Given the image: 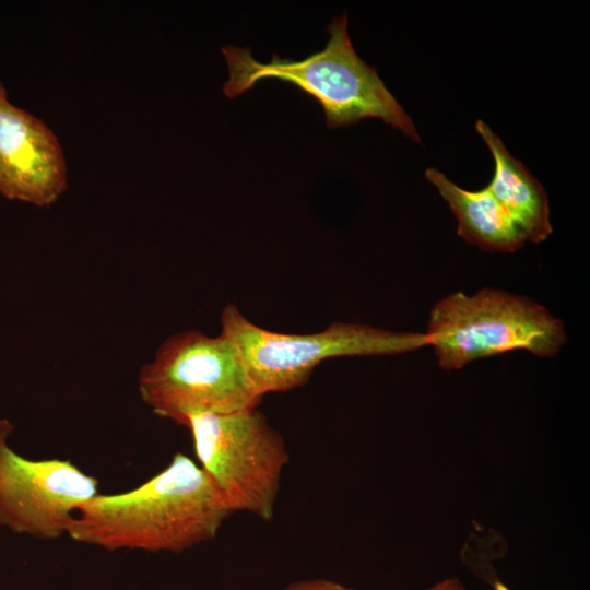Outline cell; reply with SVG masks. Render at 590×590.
Returning <instances> with one entry per match:
<instances>
[{
  "mask_svg": "<svg viewBox=\"0 0 590 590\" xmlns=\"http://www.w3.org/2000/svg\"><path fill=\"white\" fill-rule=\"evenodd\" d=\"M232 512L203 469L177 452L135 488L94 496L67 534L106 551L180 553L213 540Z\"/></svg>",
  "mask_w": 590,
  "mask_h": 590,
  "instance_id": "1",
  "label": "cell"
},
{
  "mask_svg": "<svg viewBox=\"0 0 590 590\" xmlns=\"http://www.w3.org/2000/svg\"><path fill=\"white\" fill-rule=\"evenodd\" d=\"M327 32L329 39L324 48L302 60L273 55L269 63H262L252 57L250 48H222L229 71L224 94L235 98L263 79H278L317 99L328 128L351 126L374 117L421 143L412 119L386 87L376 68L356 54L347 33V14L334 17Z\"/></svg>",
  "mask_w": 590,
  "mask_h": 590,
  "instance_id": "2",
  "label": "cell"
},
{
  "mask_svg": "<svg viewBox=\"0 0 590 590\" xmlns=\"http://www.w3.org/2000/svg\"><path fill=\"white\" fill-rule=\"evenodd\" d=\"M425 335L445 370L515 350L553 357L567 341L562 320L544 306L488 287L472 295L455 292L438 300Z\"/></svg>",
  "mask_w": 590,
  "mask_h": 590,
  "instance_id": "3",
  "label": "cell"
},
{
  "mask_svg": "<svg viewBox=\"0 0 590 590\" xmlns=\"http://www.w3.org/2000/svg\"><path fill=\"white\" fill-rule=\"evenodd\" d=\"M138 389L153 413L186 426L196 413L256 409L262 396L237 345L224 333L186 330L166 338L139 371Z\"/></svg>",
  "mask_w": 590,
  "mask_h": 590,
  "instance_id": "4",
  "label": "cell"
},
{
  "mask_svg": "<svg viewBox=\"0 0 590 590\" xmlns=\"http://www.w3.org/2000/svg\"><path fill=\"white\" fill-rule=\"evenodd\" d=\"M222 333L238 347L260 396L305 385L321 362L341 356L402 354L428 345L425 333L333 321L315 333H283L247 319L234 304L224 307Z\"/></svg>",
  "mask_w": 590,
  "mask_h": 590,
  "instance_id": "5",
  "label": "cell"
},
{
  "mask_svg": "<svg viewBox=\"0 0 590 590\" xmlns=\"http://www.w3.org/2000/svg\"><path fill=\"white\" fill-rule=\"evenodd\" d=\"M200 467L232 511L271 521L288 462L283 437L257 409L187 416Z\"/></svg>",
  "mask_w": 590,
  "mask_h": 590,
  "instance_id": "6",
  "label": "cell"
},
{
  "mask_svg": "<svg viewBox=\"0 0 590 590\" xmlns=\"http://www.w3.org/2000/svg\"><path fill=\"white\" fill-rule=\"evenodd\" d=\"M14 426L0 418V526L38 540L67 534L98 494V480L66 459H27L9 446Z\"/></svg>",
  "mask_w": 590,
  "mask_h": 590,
  "instance_id": "7",
  "label": "cell"
},
{
  "mask_svg": "<svg viewBox=\"0 0 590 590\" xmlns=\"http://www.w3.org/2000/svg\"><path fill=\"white\" fill-rule=\"evenodd\" d=\"M67 188L60 143L39 118L13 105L0 82V193L49 206Z\"/></svg>",
  "mask_w": 590,
  "mask_h": 590,
  "instance_id": "8",
  "label": "cell"
},
{
  "mask_svg": "<svg viewBox=\"0 0 590 590\" xmlns=\"http://www.w3.org/2000/svg\"><path fill=\"white\" fill-rule=\"evenodd\" d=\"M475 129L494 157V175L486 187L522 229L527 240L534 244L544 241L553 232L544 187L509 153L487 123L477 120Z\"/></svg>",
  "mask_w": 590,
  "mask_h": 590,
  "instance_id": "9",
  "label": "cell"
},
{
  "mask_svg": "<svg viewBox=\"0 0 590 590\" xmlns=\"http://www.w3.org/2000/svg\"><path fill=\"white\" fill-rule=\"evenodd\" d=\"M425 176L449 204L457 217V234L467 243L493 252H514L527 241L522 229L503 204L485 187L477 191L462 189L435 168Z\"/></svg>",
  "mask_w": 590,
  "mask_h": 590,
  "instance_id": "10",
  "label": "cell"
},
{
  "mask_svg": "<svg viewBox=\"0 0 590 590\" xmlns=\"http://www.w3.org/2000/svg\"><path fill=\"white\" fill-rule=\"evenodd\" d=\"M282 590H355L328 579H308L292 582Z\"/></svg>",
  "mask_w": 590,
  "mask_h": 590,
  "instance_id": "11",
  "label": "cell"
},
{
  "mask_svg": "<svg viewBox=\"0 0 590 590\" xmlns=\"http://www.w3.org/2000/svg\"><path fill=\"white\" fill-rule=\"evenodd\" d=\"M427 590H467L464 585L457 578L445 579Z\"/></svg>",
  "mask_w": 590,
  "mask_h": 590,
  "instance_id": "12",
  "label": "cell"
}]
</instances>
